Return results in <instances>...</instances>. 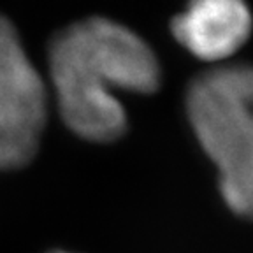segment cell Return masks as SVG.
<instances>
[{
	"label": "cell",
	"instance_id": "4",
	"mask_svg": "<svg viewBox=\"0 0 253 253\" xmlns=\"http://www.w3.org/2000/svg\"><path fill=\"white\" fill-rule=\"evenodd\" d=\"M49 74L65 125L93 142L118 139L126 128L125 109L113 91L76 55L62 34L49 47Z\"/></svg>",
	"mask_w": 253,
	"mask_h": 253
},
{
	"label": "cell",
	"instance_id": "5",
	"mask_svg": "<svg viewBox=\"0 0 253 253\" xmlns=\"http://www.w3.org/2000/svg\"><path fill=\"white\" fill-rule=\"evenodd\" d=\"M252 12L237 0H199L172 20V36L194 56L229 58L252 34Z\"/></svg>",
	"mask_w": 253,
	"mask_h": 253
},
{
	"label": "cell",
	"instance_id": "6",
	"mask_svg": "<svg viewBox=\"0 0 253 253\" xmlns=\"http://www.w3.org/2000/svg\"><path fill=\"white\" fill-rule=\"evenodd\" d=\"M220 192L230 211L253 218V132L232 160L220 169Z\"/></svg>",
	"mask_w": 253,
	"mask_h": 253
},
{
	"label": "cell",
	"instance_id": "1",
	"mask_svg": "<svg viewBox=\"0 0 253 253\" xmlns=\"http://www.w3.org/2000/svg\"><path fill=\"white\" fill-rule=\"evenodd\" d=\"M190 125L218 170L253 132V65L214 69L197 78L186 93Z\"/></svg>",
	"mask_w": 253,
	"mask_h": 253
},
{
	"label": "cell",
	"instance_id": "3",
	"mask_svg": "<svg viewBox=\"0 0 253 253\" xmlns=\"http://www.w3.org/2000/svg\"><path fill=\"white\" fill-rule=\"evenodd\" d=\"M60 34L109 90L151 93L160 84L157 56L130 28L106 18H90Z\"/></svg>",
	"mask_w": 253,
	"mask_h": 253
},
{
	"label": "cell",
	"instance_id": "7",
	"mask_svg": "<svg viewBox=\"0 0 253 253\" xmlns=\"http://www.w3.org/2000/svg\"><path fill=\"white\" fill-rule=\"evenodd\" d=\"M58 253H63V252H58Z\"/></svg>",
	"mask_w": 253,
	"mask_h": 253
},
{
	"label": "cell",
	"instance_id": "2",
	"mask_svg": "<svg viewBox=\"0 0 253 253\" xmlns=\"http://www.w3.org/2000/svg\"><path fill=\"white\" fill-rule=\"evenodd\" d=\"M46 116V86L16 28L0 16V169L30 162L39 148Z\"/></svg>",
	"mask_w": 253,
	"mask_h": 253
}]
</instances>
